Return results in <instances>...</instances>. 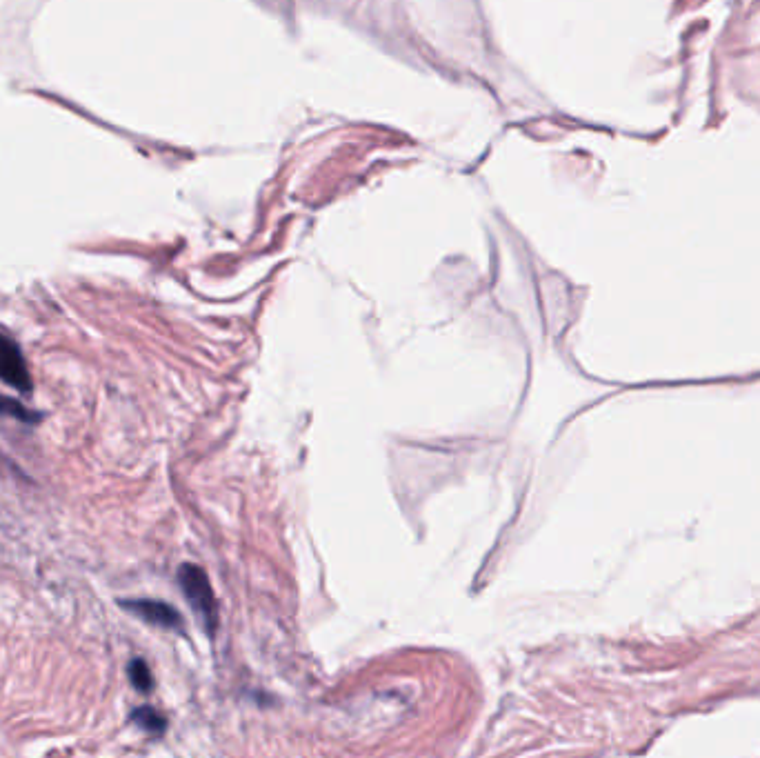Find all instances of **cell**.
<instances>
[{"label":"cell","mask_w":760,"mask_h":758,"mask_svg":"<svg viewBox=\"0 0 760 758\" xmlns=\"http://www.w3.org/2000/svg\"><path fill=\"white\" fill-rule=\"evenodd\" d=\"M178 585L183 590L187 603L192 605V610L200 618V623L205 625V630L214 634L218 625V605L207 574L198 565L185 563L178 570Z\"/></svg>","instance_id":"6da1fadb"},{"label":"cell","mask_w":760,"mask_h":758,"mask_svg":"<svg viewBox=\"0 0 760 758\" xmlns=\"http://www.w3.org/2000/svg\"><path fill=\"white\" fill-rule=\"evenodd\" d=\"M0 381L18 392H32V374H29L25 356L14 338L0 334Z\"/></svg>","instance_id":"7a4b0ae2"},{"label":"cell","mask_w":760,"mask_h":758,"mask_svg":"<svg viewBox=\"0 0 760 758\" xmlns=\"http://www.w3.org/2000/svg\"><path fill=\"white\" fill-rule=\"evenodd\" d=\"M120 605L149 625L165 627V630H180V627H183V618H180V614L174 610V607L167 603L147 601V598H134V601H120Z\"/></svg>","instance_id":"3957f363"},{"label":"cell","mask_w":760,"mask_h":758,"mask_svg":"<svg viewBox=\"0 0 760 758\" xmlns=\"http://www.w3.org/2000/svg\"><path fill=\"white\" fill-rule=\"evenodd\" d=\"M132 721L140 727V730L152 734V736H160L167 727L165 716L160 714L158 710H154V707H147V705L138 707V710L132 712Z\"/></svg>","instance_id":"277c9868"},{"label":"cell","mask_w":760,"mask_h":758,"mask_svg":"<svg viewBox=\"0 0 760 758\" xmlns=\"http://www.w3.org/2000/svg\"><path fill=\"white\" fill-rule=\"evenodd\" d=\"M127 676L138 692H143V694L152 692L154 676H152V672H149V667L143 658H134V661L127 665Z\"/></svg>","instance_id":"5b68a950"},{"label":"cell","mask_w":760,"mask_h":758,"mask_svg":"<svg viewBox=\"0 0 760 758\" xmlns=\"http://www.w3.org/2000/svg\"><path fill=\"white\" fill-rule=\"evenodd\" d=\"M0 414L12 416L16 418V421H23V423H36V418H38L36 412L27 410L25 405H20L18 401H14V398L3 396V394H0Z\"/></svg>","instance_id":"8992f818"}]
</instances>
